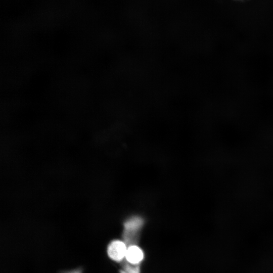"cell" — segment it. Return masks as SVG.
<instances>
[{
  "label": "cell",
  "instance_id": "6da1fadb",
  "mask_svg": "<svg viewBox=\"0 0 273 273\" xmlns=\"http://www.w3.org/2000/svg\"><path fill=\"white\" fill-rule=\"evenodd\" d=\"M143 225V220L139 216H132L125 221L123 238L126 245H133L137 242Z\"/></svg>",
  "mask_w": 273,
  "mask_h": 273
},
{
  "label": "cell",
  "instance_id": "7a4b0ae2",
  "mask_svg": "<svg viewBox=\"0 0 273 273\" xmlns=\"http://www.w3.org/2000/svg\"><path fill=\"white\" fill-rule=\"evenodd\" d=\"M127 249V245L124 241L114 240L109 244L107 253L112 260L120 262L125 257Z\"/></svg>",
  "mask_w": 273,
  "mask_h": 273
},
{
  "label": "cell",
  "instance_id": "3957f363",
  "mask_svg": "<svg viewBox=\"0 0 273 273\" xmlns=\"http://www.w3.org/2000/svg\"><path fill=\"white\" fill-rule=\"evenodd\" d=\"M125 258L129 264L137 265L143 260L144 253L136 245H130L127 248Z\"/></svg>",
  "mask_w": 273,
  "mask_h": 273
},
{
  "label": "cell",
  "instance_id": "277c9868",
  "mask_svg": "<svg viewBox=\"0 0 273 273\" xmlns=\"http://www.w3.org/2000/svg\"><path fill=\"white\" fill-rule=\"evenodd\" d=\"M132 265L130 264H125L120 269V273H140V267L137 265Z\"/></svg>",
  "mask_w": 273,
  "mask_h": 273
},
{
  "label": "cell",
  "instance_id": "5b68a950",
  "mask_svg": "<svg viewBox=\"0 0 273 273\" xmlns=\"http://www.w3.org/2000/svg\"><path fill=\"white\" fill-rule=\"evenodd\" d=\"M64 273H82V269L79 268V269H76L68 271H66Z\"/></svg>",
  "mask_w": 273,
  "mask_h": 273
},
{
  "label": "cell",
  "instance_id": "8992f818",
  "mask_svg": "<svg viewBox=\"0 0 273 273\" xmlns=\"http://www.w3.org/2000/svg\"><path fill=\"white\" fill-rule=\"evenodd\" d=\"M235 1H239V2H242V1H246L247 0H235Z\"/></svg>",
  "mask_w": 273,
  "mask_h": 273
}]
</instances>
